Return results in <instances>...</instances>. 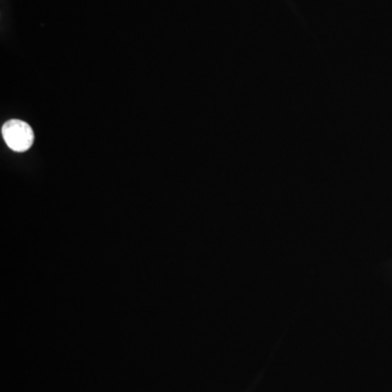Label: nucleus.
Wrapping results in <instances>:
<instances>
[{
	"label": "nucleus",
	"mask_w": 392,
	"mask_h": 392,
	"mask_svg": "<svg viewBox=\"0 0 392 392\" xmlns=\"http://www.w3.org/2000/svg\"><path fill=\"white\" fill-rule=\"evenodd\" d=\"M1 132L6 144L12 151L22 153L31 149L33 145V130L27 122L21 120H10L3 125Z\"/></svg>",
	"instance_id": "f257e3e1"
}]
</instances>
